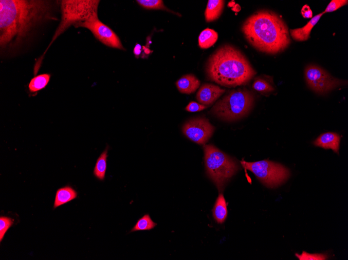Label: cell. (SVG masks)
<instances>
[{
    "label": "cell",
    "mask_w": 348,
    "mask_h": 260,
    "mask_svg": "<svg viewBox=\"0 0 348 260\" xmlns=\"http://www.w3.org/2000/svg\"><path fill=\"white\" fill-rule=\"evenodd\" d=\"M51 6L47 1L1 0L0 47L12 50L21 46L32 29L50 18Z\"/></svg>",
    "instance_id": "6da1fadb"
},
{
    "label": "cell",
    "mask_w": 348,
    "mask_h": 260,
    "mask_svg": "<svg viewBox=\"0 0 348 260\" xmlns=\"http://www.w3.org/2000/svg\"><path fill=\"white\" fill-rule=\"evenodd\" d=\"M242 30L250 44L263 53L277 54L285 50L290 43L287 26L272 12H257L246 21Z\"/></svg>",
    "instance_id": "7a4b0ae2"
},
{
    "label": "cell",
    "mask_w": 348,
    "mask_h": 260,
    "mask_svg": "<svg viewBox=\"0 0 348 260\" xmlns=\"http://www.w3.org/2000/svg\"><path fill=\"white\" fill-rule=\"evenodd\" d=\"M209 77L225 87H236L251 80L256 72L237 49L226 45L209 59L207 66Z\"/></svg>",
    "instance_id": "3957f363"
},
{
    "label": "cell",
    "mask_w": 348,
    "mask_h": 260,
    "mask_svg": "<svg viewBox=\"0 0 348 260\" xmlns=\"http://www.w3.org/2000/svg\"><path fill=\"white\" fill-rule=\"evenodd\" d=\"M204 151L208 176L220 192L226 183L235 174L239 167L234 159L213 145L205 146Z\"/></svg>",
    "instance_id": "277c9868"
},
{
    "label": "cell",
    "mask_w": 348,
    "mask_h": 260,
    "mask_svg": "<svg viewBox=\"0 0 348 260\" xmlns=\"http://www.w3.org/2000/svg\"><path fill=\"white\" fill-rule=\"evenodd\" d=\"M98 0H63L61 2V22L45 54L55 40L70 26L85 22L98 14Z\"/></svg>",
    "instance_id": "5b68a950"
},
{
    "label": "cell",
    "mask_w": 348,
    "mask_h": 260,
    "mask_svg": "<svg viewBox=\"0 0 348 260\" xmlns=\"http://www.w3.org/2000/svg\"><path fill=\"white\" fill-rule=\"evenodd\" d=\"M254 97L247 90L231 91L213 107V113L226 121H234L245 116L251 110Z\"/></svg>",
    "instance_id": "8992f818"
},
{
    "label": "cell",
    "mask_w": 348,
    "mask_h": 260,
    "mask_svg": "<svg viewBox=\"0 0 348 260\" xmlns=\"http://www.w3.org/2000/svg\"><path fill=\"white\" fill-rule=\"evenodd\" d=\"M242 164L245 168L252 172L264 185L270 188L280 186L290 175V171L286 167L268 160L252 163L243 161Z\"/></svg>",
    "instance_id": "52a82bcc"
},
{
    "label": "cell",
    "mask_w": 348,
    "mask_h": 260,
    "mask_svg": "<svg viewBox=\"0 0 348 260\" xmlns=\"http://www.w3.org/2000/svg\"><path fill=\"white\" fill-rule=\"evenodd\" d=\"M74 26L76 28L83 27L88 29L97 39L108 47L125 50L119 37L108 26L99 20L98 14L93 15L85 22L77 24Z\"/></svg>",
    "instance_id": "ba28073f"
},
{
    "label": "cell",
    "mask_w": 348,
    "mask_h": 260,
    "mask_svg": "<svg viewBox=\"0 0 348 260\" xmlns=\"http://www.w3.org/2000/svg\"><path fill=\"white\" fill-rule=\"evenodd\" d=\"M307 84L315 92L324 94L341 85L342 82L331 75L321 68L310 65L305 70Z\"/></svg>",
    "instance_id": "9c48e42d"
},
{
    "label": "cell",
    "mask_w": 348,
    "mask_h": 260,
    "mask_svg": "<svg viewBox=\"0 0 348 260\" xmlns=\"http://www.w3.org/2000/svg\"><path fill=\"white\" fill-rule=\"evenodd\" d=\"M214 131V127L205 118L190 119L184 125L182 129L186 137L199 145H205L212 137Z\"/></svg>",
    "instance_id": "30bf717a"
},
{
    "label": "cell",
    "mask_w": 348,
    "mask_h": 260,
    "mask_svg": "<svg viewBox=\"0 0 348 260\" xmlns=\"http://www.w3.org/2000/svg\"><path fill=\"white\" fill-rule=\"evenodd\" d=\"M224 93L225 90L219 86L206 84L201 87L197 93V99L202 105L209 106L216 102Z\"/></svg>",
    "instance_id": "8fae6325"
},
{
    "label": "cell",
    "mask_w": 348,
    "mask_h": 260,
    "mask_svg": "<svg viewBox=\"0 0 348 260\" xmlns=\"http://www.w3.org/2000/svg\"><path fill=\"white\" fill-rule=\"evenodd\" d=\"M340 143V136L338 134L326 133L320 136L314 142V145L325 149H332L338 153Z\"/></svg>",
    "instance_id": "7c38bea8"
},
{
    "label": "cell",
    "mask_w": 348,
    "mask_h": 260,
    "mask_svg": "<svg viewBox=\"0 0 348 260\" xmlns=\"http://www.w3.org/2000/svg\"><path fill=\"white\" fill-rule=\"evenodd\" d=\"M200 85V81L192 74L184 75L176 82L178 91L186 94L195 93L199 88Z\"/></svg>",
    "instance_id": "4fadbf2b"
},
{
    "label": "cell",
    "mask_w": 348,
    "mask_h": 260,
    "mask_svg": "<svg viewBox=\"0 0 348 260\" xmlns=\"http://www.w3.org/2000/svg\"><path fill=\"white\" fill-rule=\"evenodd\" d=\"M324 13L314 17L302 28L291 29L290 30L291 36L297 41H305L310 37L311 32L314 27L317 24Z\"/></svg>",
    "instance_id": "5bb4252c"
},
{
    "label": "cell",
    "mask_w": 348,
    "mask_h": 260,
    "mask_svg": "<svg viewBox=\"0 0 348 260\" xmlns=\"http://www.w3.org/2000/svg\"><path fill=\"white\" fill-rule=\"evenodd\" d=\"M225 2L222 0H209L205 12L206 20L210 23L217 19L223 12Z\"/></svg>",
    "instance_id": "9a60e30c"
},
{
    "label": "cell",
    "mask_w": 348,
    "mask_h": 260,
    "mask_svg": "<svg viewBox=\"0 0 348 260\" xmlns=\"http://www.w3.org/2000/svg\"><path fill=\"white\" fill-rule=\"evenodd\" d=\"M77 197V192L69 186L59 189L56 194L54 208L65 204Z\"/></svg>",
    "instance_id": "2e32d148"
},
{
    "label": "cell",
    "mask_w": 348,
    "mask_h": 260,
    "mask_svg": "<svg viewBox=\"0 0 348 260\" xmlns=\"http://www.w3.org/2000/svg\"><path fill=\"white\" fill-rule=\"evenodd\" d=\"M227 204L223 194H219L213 209V215L217 223L222 224L227 218Z\"/></svg>",
    "instance_id": "e0dca14e"
},
{
    "label": "cell",
    "mask_w": 348,
    "mask_h": 260,
    "mask_svg": "<svg viewBox=\"0 0 348 260\" xmlns=\"http://www.w3.org/2000/svg\"><path fill=\"white\" fill-rule=\"evenodd\" d=\"M50 78L51 75L48 73L34 76L29 83V91L32 93H34L45 89L50 82Z\"/></svg>",
    "instance_id": "ac0fdd59"
},
{
    "label": "cell",
    "mask_w": 348,
    "mask_h": 260,
    "mask_svg": "<svg viewBox=\"0 0 348 260\" xmlns=\"http://www.w3.org/2000/svg\"><path fill=\"white\" fill-rule=\"evenodd\" d=\"M218 39V34L214 30L206 29L203 31L199 36V46L203 49H207L213 46Z\"/></svg>",
    "instance_id": "d6986e66"
},
{
    "label": "cell",
    "mask_w": 348,
    "mask_h": 260,
    "mask_svg": "<svg viewBox=\"0 0 348 260\" xmlns=\"http://www.w3.org/2000/svg\"><path fill=\"white\" fill-rule=\"evenodd\" d=\"M108 149L106 148L102 153L97 161L94 174L95 176L100 181H104L107 168V158Z\"/></svg>",
    "instance_id": "ffe728a7"
},
{
    "label": "cell",
    "mask_w": 348,
    "mask_h": 260,
    "mask_svg": "<svg viewBox=\"0 0 348 260\" xmlns=\"http://www.w3.org/2000/svg\"><path fill=\"white\" fill-rule=\"evenodd\" d=\"M157 226L151 219L149 214H144L142 218L139 219L131 232L143 231H150Z\"/></svg>",
    "instance_id": "44dd1931"
},
{
    "label": "cell",
    "mask_w": 348,
    "mask_h": 260,
    "mask_svg": "<svg viewBox=\"0 0 348 260\" xmlns=\"http://www.w3.org/2000/svg\"><path fill=\"white\" fill-rule=\"evenodd\" d=\"M137 3L144 9L148 10H161L171 12L161 0H137Z\"/></svg>",
    "instance_id": "7402d4cb"
},
{
    "label": "cell",
    "mask_w": 348,
    "mask_h": 260,
    "mask_svg": "<svg viewBox=\"0 0 348 260\" xmlns=\"http://www.w3.org/2000/svg\"><path fill=\"white\" fill-rule=\"evenodd\" d=\"M253 88L254 90L262 93H267L273 91L274 89L273 87L266 81L258 78L253 84Z\"/></svg>",
    "instance_id": "603a6c76"
},
{
    "label": "cell",
    "mask_w": 348,
    "mask_h": 260,
    "mask_svg": "<svg viewBox=\"0 0 348 260\" xmlns=\"http://www.w3.org/2000/svg\"><path fill=\"white\" fill-rule=\"evenodd\" d=\"M14 221L6 216L0 218V242H2L8 230L13 226Z\"/></svg>",
    "instance_id": "cb8c5ba5"
},
{
    "label": "cell",
    "mask_w": 348,
    "mask_h": 260,
    "mask_svg": "<svg viewBox=\"0 0 348 260\" xmlns=\"http://www.w3.org/2000/svg\"><path fill=\"white\" fill-rule=\"evenodd\" d=\"M296 256L300 260H325L327 259L328 256L325 254H310L305 251H303L301 254H296Z\"/></svg>",
    "instance_id": "d4e9b609"
},
{
    "label": "cell",
    "mask_w": 348,
    "mask_h": 260,
    "mask_svg": "<svg viewBox=\"0 0 348 260\" xmlns=\"http://www.w3.org/2000/svg\"><path fill=\"white\" fill-rule=\"evenodd\" d=\"M347 3V0H333L323 13L324 14L336 11L341 7L346 5Z\"/></svg>",
    "instance_id": "484cf974"
},
{
    "label": "cell",
    "mask_w": 348,
    "mask_h": 260,
    "mask_svg": "<svg viewBox=\"0 0 348 260\" xmlns=\"http://www.w3.org/2000/svg\"><path fill=\"white\" fill-rule=\"evenodd\" d=\"M207 106L198 104L196 102H192L190 103L186 108V111L190 112H196L203 111L206 109Z\"/></svg>",
    "instance_id": "4316f807"
},
{
    "label": "cell",
    "mask_w": 348,
    "mask_h": 260,
    "mask_svg": "<svg viewBox=\"0 0 348 260\" xmlns=\"http://www.w3.org/2000/svg\"><path fill=\"white\" fill-rule=\"evenodd\" d=\"M302 16L305 18H313V13L310 7L305 5L303 6L301 10Z\"/></svg>",
    "instance_id": "83f0119b"
},
{
    "label": "cell",
    "mask_w": 348,
    "mask_h": 260,
    "mask_svg": "<svg viewBox=\"0 0 348 260\" xmlns=\"http://www.w3.org/2000/svg\"><path fill=\"white\" fill-rule=\"evenodd\" d=\"M134 53L136 56L138 57L140 56L141 53V47L140 45H136L134 50Z\"/></svg>",
    "instance_id": "f1b7e54d"
}]
</instances>
